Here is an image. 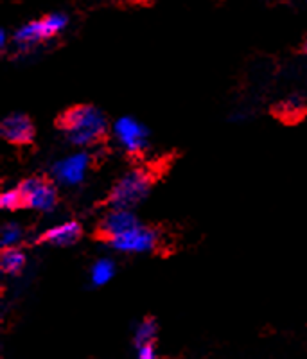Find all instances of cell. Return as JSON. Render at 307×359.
Wrapping results in <instances>:
<instances>
[{
    "instance_id": "1",
    "label": "cell",
    "mask_w": 307,
    "mask_h": 359,
    "mask_svg": "<svg viewBox=\"0 0 307 359\" xmlns=\"http://www.w3.org/2000/svg\"><path fill=\"white\" fill-rule=\"evenodd\" d=\"M60 128L72 146L92 147L104 139L108 121L107 115L94 104H78L60 117Z\"/></svg>"
},
{
    "instance_id": "2",
    "label": "cell",
    "mask_w": 307,
    "mask_h": 359,
    "mask_svg": "<svg viewBox=\"0 0 307 359\" xmlns=\"http://www.w3.org/2000/svg\"><path fill=\"white\" fill-rule=\"evenodd\" d=\"M153 185H155V175L151 171L144 168L130 169L114 184L108 194V203L110 207L133 210L149 196Z\"/></svg>"
},
{
    "instance_id": "3",
    "label": "cell",
    "mask_w": 307,
    "mask_h": 359,
    "mask_svg": "<svg viewBox=\"0 0 307 359\" xmlns=\"http://www.w3.org/2000/svg\"><path fill=\"white\" fill-rule=\"evenodd\" d=\"M69 25V18L63 13H50L47 17L38 18V20H31L18 27L13 34V43L17 45L18 49L29 50L36 47V45L43 43V41L50 40Z\"/></svg>"
},
{
    "instance_id": "4",
    "label": "cell",
    "mask_w": 307,
    "mask_h": 359,
    "mask_svg": "<svg viewBox=\"0 0 307 359\" xmlns=\"http://www.w3.org/2000/svg\"><path fill=\"white\" fill-rule=\"evenodd\" d=\"M17 187L24 200V208H31L36 212H53L56 208L57 191L49 180L31 176V178L20 182V185Z\"/></svg>"
},
{
    "instance_id": "5",
    "label": "cell",
    "mask_w": 307,
    "mask_h": 359,
    "mask_svg": "<svg viewBox=\"0 0 307 359\" xmlns=\"http://www.w3.org/2000/svg\"><path fill=\"white\" fill-rule=\"evenodd\" d=\"M111 133L128 155H140L142 151H146L149 144L148 128L130 115L117 118L111 126Z\"/></svg>"
},
{
    "instance_id": "6",
    "label": "cell",
    "mask_w": 307,
    "mask_h": 359,
    "mask_svg": "<svg viewBox=\"0 0 307 359\" xmlns=\"http://www.w3.org/2000/svg\"><path fill=\"white\" fill-rule=\"evenodd\" d=\"M92 156L86 151H76L63 156L50 168V176L60 185L65 187H78L85 182L86 172L90 169Z\"/></svg>"
},
{
    "instance_id": "7",
    "label": "cell",
    "mask_w": 307,
    "mask_h": 359,
    "mask_svg": "<svg viewBox=\"0 0 307 359\" xmlns=\"http://www.w3.org/2000/svg\"><path fill=\"white\" fill-rule=\"evenodd\" d=\"M108 245L121 253H131V255H139V253H149L158 245V233L151 226L146 224H137L135 229L128 230L123 236L115 237Z\"/></svg>"
},
{
    "instance_id": "8",
    "label": "cell",
    "mask_w": 307,
    "mask_h": 359,
    "mask_svg": "<svg viewBox=\"0 0 307 359\" xmlns=\"http://www.w3.org/2000/svg\"><path fill=\"white\" fill-rule=\"evenodd\" d=\"M139 223V217L133 210L130 208H119V207H111L104 216L99 221V229L97 233L102 241L108 243L115 237L123 236L128 230L135 229Z\"/></svg>"
},
{
    "instance_id": "9",
    "label": "cell",
    "mask_w": 307,
    "mask_h": 359,
    "mask_svg": "<svg viewBox=\"0 0 307 359\" xmlns=\"http://www.w3.org/2000/svg\"><path fill=\"white\" fill-rule=\"evenodd\" d=\"M34 124L31 121V117L20 111H15V114H9L2 118L0 123V135L2 139L9 144H15V146H25V144H31L34 139Z\"/></svg>"
},
{
    "instance_id": "10",
    "label": "cell",
    "mask_w": 307,
    "mask_h": 359,
    "mask_svg": "<svg viewBox=\"0 0 307 359\" xmlns=\"http://www.w3.org/2000/svg\"><path fill=\"white\" fill-rule=\"evenodd\" d=\"M83 229L78 221L70 219L60 224H54L50 229L38 237V243L49 246H72L81 239Z\"/></svg>"
},
{
    "instance_id": "11",
    "label": "cell",
    "mask_w": 307,
    "mask_h": 359,
    "mask_svg": "<svg viewBox=\"0 0 307 359\" xmlns=\"http://www.w3.org/2000/svg\"><path fill=\"white\" fill-rule=\"evenodd\" d=\"M27 264V257L25 252L20 248H4L0 253V269L6 275H20Z\"/></svg>"
},
{
    "instance_id": "12",
    "label": "cell",
    "mask_w": 307,
    "mask_h": 359,
    "mask_svg": "<svg viewBox=\"0 0 307 359\" xmlns=\"http://www.w3.org/2000/svg\"><path fill=\"white\" fill-rule=\"evenodd\" d=\"M115 271H117V266H115V262L111 261L110 257L97 259L90 268L92 286L95 287L107 286L108 282H111V278L115 277Z\"/></svg>"
},
{
    "instance_id": "13",
    "label": "cell",
    "mask_w": 307,
    "mask_h": 359,
    "mask_svg": "<svg viewBox=\"0 0 307 359\" xmlns=\"http://www.w3.org/2000/svg\"><path fill=\"white\" fill-rule=\"evenodd\" d=\"M156 334H158V323H156V320L144 318L133 329V343H135V347L146 345V343H155Z\"/></svg>"
},
{
    "instance_id": "14",
    "label": "cell",
    "mask_w": 307,
    "mask_h": 359,
    "mask_svg": "<svg viewBox=\"0 0 307 359\" xmlns=\"http://www.w3.org/2000/svg\"><path fill=\"white\" fill-rule=\"evenodd\" d=\"M24 229H22L18 223H6L2 224V229H0V246L2 250L4 248H18L20 243L24 241Z\"/></svg>"
},
{
    "instance_id": "15",
    "label": "cell",
    "mask_w": 307,
    "mask_h": 359,
    "mask_svg": "<svg viewBox=\"0 0 307 359\" xmlns=\"http://www.w3.org/2000/svg\"><path fill=\"white\" fill-rule=\"evenodd\" d=\"M0 207L6 212H15L18 208L24 207V200H22V194L18 191V187L15 189H8V191L2 192V196H0Z\"/></svg>"
},
{
    "instance_id": "16",
    "label": "cell",
    "mask_w": 307,
    "mask_h": 359,
    "mask_svg": "<svg viewBox=\"0 0 307 359\" xmlns=\"http://www.w3.org/2000/svg\"><path fill=\"white\" fill-rule=\"evenodd\" d=\"M135 359H158L155 343H146L135 347Z\"/></svg>"
},
{
    "instance_id": "17",
    "label": "cell",
    "mask_w": 307,
    "mask_h": 359,
    "mask_svg": "<svg viewBox=\"0 0 307 359\" xmlns=\"http://www.w3.org/2000/svg\"><path fill=\"white\" fill-rule=\"evenodd\" d=\"M8 47V33H6V29H0V49L6 50Z\"/></svg>"
},
{
    "instance_id": "18",
    "label": "cell",
    "mask_w": 307,
    "mask_h": 359,
    "mask_svg": "<svg viewBox=\"0 0 307 359\" xmlns=\"http://www.w3.org/2000/svg\"><path fill=\"white\" fill-rule=\"evenodd\" d=\"M303 53H307V41H306V43H303Z\"/></svg>"
}]
</instances>
